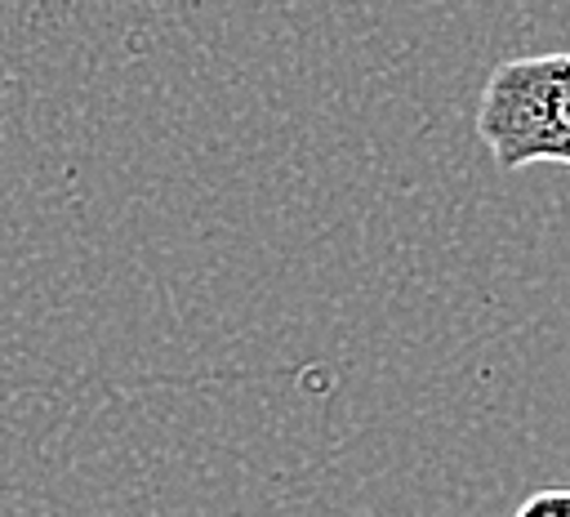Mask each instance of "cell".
I'll use <instances>...</instances> for the list:
<instances>
[{
    "label": "cell",
    "mask_w": 570,
    "mask_h": 517,
    "mask_svg": "<svg viewBox=\"0 0 570 517\" xmlns=\"http://www.w3.org/2000/svg\"><path fill=\"white\" fill-rule=\"evenodd\" d=\"M476 134L503 174L525 165H570V53H525L490 71Z\"/></svg>",
    "instance_id": "6da1fadb"
},
{
    "label": "cell",
    "mask_w": 570,
    "mask_h": 517,
    "mask_svg": "<svg viewBox=\"0 0 570 517\" xmlns=\"http://www.w3.org/2000/svg\"><path fill=\"white\" fill-rule=\"evenodd\" d=\"M517 517H570V490H561V486L534 490L530 499H521Z\"/></svg>",
    "instance_id": "7a4b0ae2"
}]
</instances>
